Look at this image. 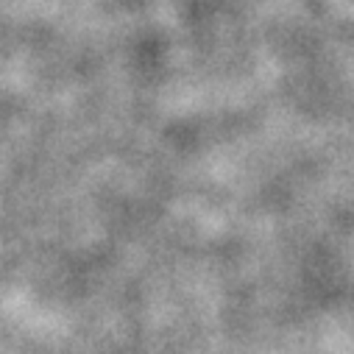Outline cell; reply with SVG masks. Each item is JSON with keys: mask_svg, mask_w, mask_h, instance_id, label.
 Returning a JSON list of instances; mask_svg holds the SVG:
<instances>
[]
</instances>
